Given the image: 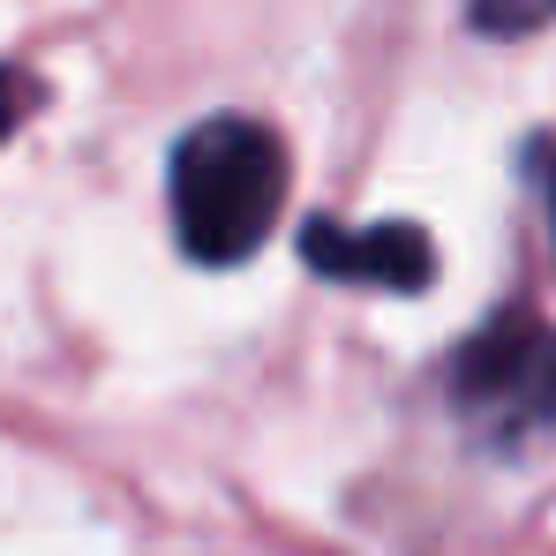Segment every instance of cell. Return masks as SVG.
I'll list each match as a JSON object with an SVG mask.
<instances>
[{"label":"cell","mask_w":556,"mask_h":556,"mask_svg":"<svg viewBox=\"0 0 556 556\" xmlns=\"http://www.w3.org/2000/svg\"><path fill=\"white\" fill-rule=\"evenodd\" d=\"M301 256H308L316 271H331V278L391 286V293H414V286L437 278V249H429V233H414V226H331V218H324V226H308Z\"/></svg>","instance_id":"3"},{"label":"cell","mask_w":556,"mask_h":556,"mask_svg":"<svg viewBox=\"0 0 556 556\" xmlns=\"http://www.w3.org/2000/svg\"><path fill=\"white\" fill-rule=\"evenodd\" d=\"M459 406L481 437H534L556 421V331L511 316L459 362Z\"/></svg>","instance_id":"2"},{"label":"cell","mask_w":556,"mask_h":556,"mask_svg":"<svg viewBox=\"0 0 556 556\" xmlns=\"http://www.w3.org/2000/svg\"><path fill=\"white\" fill-rule=\"evenodd\" d=\"M473 23L496 30V38H519V30L556 23V0H473Z\"/></svg>","instance_id":"4"},{"label":"cell","mask_w":556,"mask_h":556,"mask_svg":"<svg viewBox=\"0 0 556 556\" xmlns=\"http://www.w3.org/2000/svg\"><path fill=\"white\" fill-rule=\"evenodd\" d=\"M549 203H556V188H549Z\"/></svg>","instance_id":"5"},{"label":"cell","mask_w":556,"mask_h":556,"mask_svg":"<svg viewBox=\"0 0 556 556\" xmlns=\"http://www.w3.org/2000/svg\"><path fill=\"white\" fill-rule=\"evenodd\" d=\"M286 203V143L264 121L218 113L174 151V233L195 264H241L264 249Z\"/></svg>","instance_id":"1"}]
</instances>
